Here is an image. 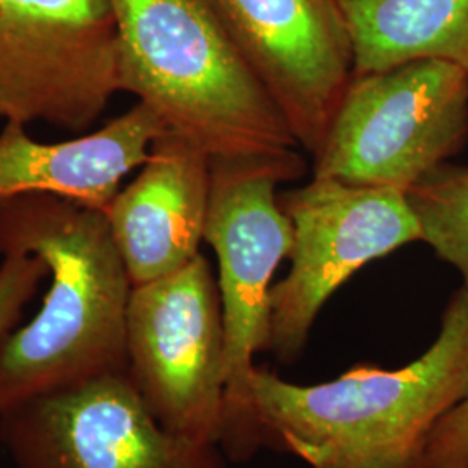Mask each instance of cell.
I'll use <instances>...</instances> for the list:
<instances>
[{
	"mask_svg": "<svg viewBox=\"0 0 468 468\" xmlns=\"http://www.w3.org/2000/svg\"><path fill=\"white\" fill-rule=\"evenodd\" d=\"M40 259V311L0 338V410L127 371L133 280L104 214L54 197L0 203V255Z\"/></svg>",
	"mask_w": 468,
	"mask_h": 468,
	"instance_id": "6da1fadb",
	"label": "cell"
},
{
	"mask_svg": "<svg viewBox=\"0 0 468 468\" xmlns=\"http://www.w3.org/2000/svg\"><path fill=\"white\" fill-rule=\"evenodd\" d=\"M251 387L266 444L311 468H421L435 427L468 396V288L406 367L359 363L311 385L255 367Z\"/></svg>",
	"mask_w": 468,
	"mask_h": 468,
	"instance_id": "7a4b0ae2",
	"label": "cell"
},
{
	"mask_svg": "<svg viewBox=\"0 0 468 468\" xmlns=\"http://www.w3.org/2000/svg\"><path fill=\"white\" fill-rule=\"evenodd\" d=\"M122 92L210 158H278L299 143L212 0H112Z\"/></svg>",
	"mask_w": 468,
	"mask_h": 468,
	"instance_id": "3957f363",
	"label": "cell"
},
{
	"mask_svg": "<svg viewBox=\"0 0 468 468\" xmlns=\"http://www.w3.org/2000/svg\"><path fill=\"white\" fill-rule=\"evenodd\" d=\"M305 170L301 153L278 158H210L205 243L218 257L226 394L218 448L243 463L266 446L253 399V357L271 346V290L290 257L293 229L276 195Z\"/></svg>",
	"mask_w": 468,
	"mask_h": 468,
	"instance_id": "277c9868",
	"label": "cell"
},
{
	"mask_svg": "<svg viewBox=\"0 0 468 468\" xmlns=\"http://www.w3.org/2000/svg\"><path fill=\"white\" fill-rule=\"evenodd\" d=\"M467 134L465 69L423 59L354 75L314 154V176L408 193Z\"/></svg>",
	"mask_w": 468,
	"mask_h": 468,
	"instance_id": "5b68a950",
	"label": "cell"
},
{
	"mask_svg": "<svg viewBox=\"0 0 468 468\" xmlns=\"http://www.w3.org/2000/svg\"><path fill=\"white\" fill-rule=\"evenodd\" d=\"M127 375L168 432L218 444L226 394L224 323L218 278L205 255L133 286Z\"/></svg>",
	"mask_w": 468,
	"mask_h": 468,
	"instance_id": "8992f818",
	"label": "cell"
},
{
	"mask_svg": "<svg viewBox=\"0 0 468 468\" xmlns=\"http://www.w3.org/2000/svg\"><path fill=\"white\" fill-rule=\"evenodd\" d=\"M117 92L112 0H0V118L87 133Z\"/></svg>",
	"mask_w": 468,
	"mask_h": 468,
	"instance_id": "52a82bcc",
	"label": "cell"
},
{
	"mask_svg": "<svg viewBox=\"0 0 468 468\" xmlns=\"http://www.w3.org/2000/svg\"><path fill=\"white\" fill-rule=\"evenodd\" d=\"M292 222L290 269L271 290V346L276 359L295 363L319 313L359 269L421 241L419 218L404 191L361 187L328 177L280 198Z\"/></svg>",
	"mask_w": 468,
	"mask_h": 468,
	"instance_id": "ba28073f",
	"label": "cell"
},
{
	"mask_svg": "<svg viewBox=\"0 0 468 468\" xmlns=\"http://www.w3.org/2000/svg\"><path fill=\"white\" fill-rule=\"evenodd\" d=\"M0 442L16 468H226L218 444L168 432L127 371L0 410Z\"/></svg>",
	"mask_w": 468,
	"mask_h": 468,
	"instance_id": "9c48e42d",
	"label": "cell"
},
{
	"mask_svg": "<svg viewBox=\"0 0 468 468\" xmlns=\"http://www.w3.org/2000/svg\"><path fill=\"white\" fill-rule=\"evenodd\" d=\"M302 150L318 153L354 77L340 0H212Z\"/></svg>",
	"mask_w": 468,
	"mask_h": 468,
	"instance_id": "30bf717a",
	"label": "cell"
},
{
	"mask_svg": "<svg viewBox=\"0 0 468 468\" xmlns=\"http://www.w3.org/2000/svg\"><path fill=\"white\" fill-rule=\"evenodd\" d=\"M210 198V154L165 131L131 185L104 210L133 284L148 283L200 255Z\"/></svg>",
	"mask_w": 468,
	"mask_h": 468,
	"instance_id": "8fae6325",
	"label": "cell"
},
{
	"mask_svg": "<svg viewBox=\"0 0 468 468\" xmlns=\"http://www.w3.org/2000/svg\"><path fill=\"white\" fill-rule=\"evenodd\" d=\"M165 131L162 118L139 101L98 131L58 143L35 141L27 125L5 122L0 133V203L54 197L104 214L122 179L144 165Z\"/></svg>",
	"mask_w": 468,
	"mask_h": 468,
	"instance_id": "7c38bea8",
	"label": "cell"
},
{
	"mask_svg": "<svg viewBox=\"0 0 468 468\" xmlns=\"http://www.w3.org/2000/svg\"><path fill=\"white\" fill-rule=\"evenodd\" d=\"M354 75L437 59L468 73V0H340Z\"/></svg>",
	"mask_w": 468,
	"mask_h": 468,
	"instance_id": "4fadbf2b",
	"label": "cell"
},
{
	"mask_svg": "<svg viewBox=\"0 0 468 468\" xmlns=\"http://www.w3.org/2000/svg\"><path fill=\"white\" fill-rule=\"evenodd\" d=\"M406 197L419 218L421 241L456 269L468 288V167L442 164Z\"/></svg>",
	"mask_w": 468,
	"mask_h": 468,
	"instance_id": "5bb4252c",
	"label": "cell"
},
{
	"mask_svg": "<svg viewBox=\"0 0 468 468\" xmlns=\"http://www.w3.org/2000/svg\"><path fill=\"white\" fill-rule=\"evenodd\" d=\"M49 276L46 264L35 255L11 253L0 262V338L9 334L34 299L40 282Z\"/></svg>",
	"mask_w": 468,
	"mask_h": 468,
	"instance_id": "9a60e30c",
	"label": "cell"
},
{
	"mask_svg": "<svg viewBox=\"0 0 468 468\" xmlns=\"http://www.w3.org/2000/svg\"><path fill=\"white\" fill-rule=\"evenodd\" d=\"M421 468H468V396L435 427Z\"/></svg>",
	"mask_w": 468,
	"mask_h": 468,
	"instance_id": "2e32d148",
	"label": "cell"
}]
</instances>
